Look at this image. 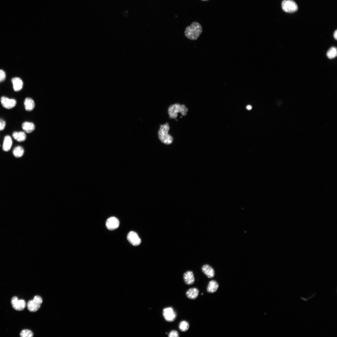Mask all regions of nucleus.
<instances>
[{"label": "nucleus", "mask_w": 337, "mask_h": 337, "mask_svg": "<svg viewBox=\"0 0 337 337\" xmlns=\"http://www.w3.org/2000/svg\"><path fill=\"white\" fill-rule=\"evenodd\" d=\"M202 32L201 25L197 22H193L186 28L185 34L186 37L192 40L197 39Z\"/></svg>", "instance_id": "nucleus-1"}, {"label": "nucleus", "mask_w": 337, "mask_h": 337, "mask_svg": "<svg viewBox=\"0 0 337 337\" xmlns=\"http://www.w3.org/2000/svg\"><path fill=\"white\" fill-rule=\"evenodd\" d=\"M183 279L185 283L189 285L193 284L195 281L194 273L191 271L185 273L183 275Z\"/></svg>", "instance_id": "nucleus-11"}, {"label": "nucleus", "mask_w": 337, "mask_h": 337, "mask_svg": "<svg viewBox=\"0 0 337 337\" xmlns=\"http://www.w3.org/2000/svg\"><path fill=\"white\" fill-rule=\"evenodd\" d=\"M0 147H1V145H0Z\"/></svg>", "instance_id": "nucleus-30"}, {"label": "nucleus", "mask_w": 337, "mask_h": 337, "mask_svg": "<svg viewBox=\"0 0 337 337\" xmlns=\"http://www.w3.org/2000/svg\"><path fill=\"white\" fill-rule=\"evenodd\" d=\"M190 325L188 322L186 321H181L179 324V329L182 332H186L189 329Z\"/></svg>", "instance_id": "nucleus-21"}, {"label": "nucleus", "mask_w": 337, "mask_h": 337, "mask_svg": "<svg viewBox=\"0 0 337 337\" xmlns=\"http://www.w3.org/2000/svg\"><path fill=\"white\" fill-rule=\"evenodd\" d=\"M6 78V74L3 70H0V82L4 81Z\"/></svg>", "instance_id": "nucleus-25"}, {"label": "nucleus", "mask_w": 337, "mask_h": 337, "mask_svg": "<svg viewBox=\"0 0 337 337\" xmlns=\"http://www.w3.org/2000/svg\"><path fill=\"white\" fill-rule=\"evenodd\" d=\"M188 111V109L185 105H181L176 103L170 106L168 109V113L171 118L176 119L179 112H180L183 116H185L187 115Z\"/></svg>", "instance_id": "nucleus-3"}, {"label": "nucleus", "mask_w": 337, "mask_h": 337, "mask_svg": "<svg viewBox=\"0 0 337 337\" xmlns=\"http://www.w3.org/2000/svg\"><path fill=\"white\" fill-rule=\"evenodd\" d=\"M33 332L27 329L22 330L20 334V336L21 337H32L33 336Z\"/></svg>", "instance_id": "nucleus-23"}, {"label": "nucleus", "mask_w": 337, "mask_h": 337, "mask_svg": "<svg viewBox=\"0 0 337 337\" xmlns=\"http://www.w3.org/2000/svg\"><path fill=\"white\" fill-rule=\"evenodd\" d=\"M11 303L14 309L18 311L24 310L26 306L25 301L23 299L19 300L17 297L12 298Z\"/></svg>", "instance_id": "nucleus-7"}, {"label": "nucleus", "mask_w": 337, "mask_h": 337, "mask_svg": "<svg viewBox=\"0 0 337 337\" xmlns=\"http://www.w3.org/2000/svg\"><path fill=\"white\" fill-rule=\"evenodd\" d=\"M218 283L215 280H212L209 282L207 288V291L209 293L216 292L219 288Z\"/></svg>", "instance_id": "nucleus-19"}, {"label": "nucleus", "mask_w": 337, "mask_h": 337, "mask_svg": "<svg viewBox=\"0 0 337 337\" xmlns=\"http://www.w3.org/2000/svg\"><path fill=\"white\" fill-rule=\"evenodd\" d=\"M106 226L109 230H113L117 229L119 226L118 219L115 217H111L108 218L106 222Z\"/></svg>", "instance_id": "nucleus-9"}, {"label": "nucleus", "mask_w": 337, "mask_h": 337, "mask_svg": "<svg viewBox=\"0 0 337 337\" xmlns=\"http://www.w3.org/2000/svg\"><path fill=\"white\" fill-rule=\"evenodd\" d=\"M282 6L283 10L287 13L296 12L298 9L297 4L292 0H284L282 3Z\"/></svg>", "instance_id": "nucleus-5"}, {"label": "nucleus", "mask_w": 337, "mask_h": 337, "mask_svg": "<svg viewBox=\"0 0 337 337\" xmlns=\"http://www.w3.org/2000/svg\"><path fill=\"white\" fill-rule=\"evenodd\" d=\"M24 150L21 147L18 146L15 147L13 151V154L14 156L16 158H20L23 155Z\"/></svg>", "instance_id": "nucleus-20"}, {"label": "nucleus", "mask_w": 337, "mask_h": 337, "mask_svg": "<svg viewBox=\"0 0 337 337\" xmlns=\"http://www.w3.org/2000/svg\"><path fill=\"white\" fill-rule=\"evenodd\" d=\"M14 90L18 92L23 88V83L22 80L19 78H15L12 79Z\"/></svg>", "instance_id": "nucleus-14"}, {"label": "nucleus", "mask_w": 337, "mask_h": 337, "mask_svg": "<svg viewBox=\"0 0 337 337\" xmlns=\"http://www.w3.org/2000/svg\"><path fill=\"white\" fill-rule=\"evenodd\" d=\"M163 315L166 321L168 322L173 321L177 317V314L172 307L165 308L163 311Z\"/></svg>", "instance_id": "nucleus-6"}, {"label": "nucleus", "mask_w": 337, "mask_h": 337, "mask_svg": "<svg viewBox=\"0 0 337 337\" xmlns=\"http://www.w3.org/2000/svg\"><path fill=\"white\" fill-rule=\"evenodd\" d=\"M12 136L14 139L19 142H24L27 138L26 135L23 132H14Z\"/></svg>", "instance_id": "nucleus-17"}, {"label": "nucleus", "mask_w": 337, "mask_h": 337, "mask_svg": "<svg viewBox=\"0 0 337 337\" xmlns=\"http://www.w3.org/2000/svg\"><path fill=\"white\" fill-rule=\"evenodd\" d=\"M199 293V290L196 288H192L188 289L186 293L187 297L191 300H195L197 298Z\"/></svg>", "instance_id": "nucleus-13"}, {"label": "nucleus", "mask_w": 337, "mask_h": 337, "mask_svg": "<svg viewBox=\"0 0 337 337\" xmlns=\"http://www.w3.org/2000/svg\"><path fill=\"white\" fill-rule=\"evenodd\" d=\"M202 272L208 278H212L215 276V272L214 269L208 265H203L202 268Z\"/></svg>", "instance_id": "nucleus-12"}, {"label": "nucleus", "mask_w": 337, "mask_h": 337, "mask_svg": "<svg viewBox=\"0 0 337 337\" xmlns=\"http://www.w3.org/2000/svg\"><path fill=\"white\" fill-rule=\"evenodd\" d=\"M6 122L2 119H0V131L3 130L6 126Z\"/></svg>", "instance_id": "nucleus-26"}, {"label": "nucleus", "mask_w": 337, "mask_h": 337, "mask_svg": "<svg viewBox=\"0 0 337 337\" xmlns=\"http://www.w3.org/2000/svg\"><path fill=\"white\" fill-rule=\"evenodd\" d=\"M202 1H208V0H202Z\"/></svg>", "instance_id": "nucleus-29"}, {"label": "nucleus", "mask_w": 337, "mask_h": 337, "mask_svg": "<svg viewBox=\"0 0 337 337\" xmlns=\"http://www.w3.org/2000/svg\"><path fill=\"white\" fill-rule=\"evenodd\" d=\"M127 238L129 242L134 246H137L141 243V241L137 234L131 231L128 234Z\"/></svg>", "instance_id": "nucleus-10"}, {"label": "nucleus", "mask_w": 337, "mask_h": 337, "mask_svg": "<svg viewBox=\"0 0 337 337\" xmlns=\"http://www.w3.org/2000/svg\"><path fill=\"white\" fill-rule=\"evenodd\" d=\"M252 108V107L250 105H248L247 107V108L248 110H250Z\"/></svg>", "instance_id": "nucleus-28"}, {"label": "nucleus", "mask_w": 337, "mask_h": 337, "mask_svg": "<svg viewBox=\"0 0 337 337\" xmlns=\"http://www.w3.org/2000/svg\"><path fill=\"white\" fill-rule=\"evenodd\" d=\"M337 49L335 47H332L330 48L327 53V56L329 59H332L337 56Z\"/></svg>", "instance_id": "nucleus-22"}, {"label": "nucleus", "mask_w": 337, "mask_h": 337, "mask_svg": "<svg viewBox=\"0 0 337 337\" xmlns=\"http://www.w3.org/2000/svg\"><path fill=\"white\" fill-rule=\"evenodd\" d=\"M334 38L336 40L337 38V31L336 30L334 34Z\"/></svg>", "instance_id": "nucleus-27"}, {"label": "nucleus", "mask_w": 337, "mask_h": 337, "mask_svg": "<svg viewBox=\"0 0 337 337\" xmlns=\"http://www.w3.org/2000/svg\"><path fill=\"white\" fill-rule=\"evenodd\" d=\"M13 143L11 137L9 135L5 136L4 138L2 149L3 150L7 152L10 150Z\"/></svg>", "instance_id": "nucleus-15"}, {"label": "nucleus", "mask_w": 337, "mask_h": 337, "mask_svg": "<svg viewBox=\"0 0 337 337\" xmlns=\"http://www.w3.org/2000/svg\"><path fill=\"white\" fill-rule=\"evenodd\" d=\"M169 337H179V335L178 332L175 330L171 331L168 334Z\"/></svg>", "instance_id": "nucleus-24"}, {"label": "nucleus", "mask_w": 337, "mask_h": 337, "mask_svg": "<svg viewBox=\"0 0 337 337\" xmlns=\"http://www.w3.org/2000/svg\"><path fill=\"white\" fill-rule=\"evenodd\" d=\"M170 129V126L168 123L161 125L158 132V136L159 139L163 143L166 145L171 144L173 142V137L169 134L168 132Z\"/></svg>", "instance_id": "nucleus-2"}, {"label": "nucleus", "mask_w": 337, "mask_h": 337, "mask_svg": "<svg viewBox=\"0 0 337 337\" xmlns=\"http://www.w3.org/2000/svg\"><path fill=\"white\" fill-rule=\"evenodd\" d=\"M22 126L24 131L27 133L32 132L35 129L34 124L31 122H24L23 123Z\"/></svg>", "instance_id": "nucleus-16"}, {"label": "nucleus", "mask_w": 337, "mask_h": 337, "mask_svg": "<svg viewBox=\"0 0 337 337\" xmlns=\"http://www.w3.org/2000/svg\"><path fill=\"white\" fill-rule=\"evenodd\" d=\"M1 102L2 106L7 109H11L15 107L17 101L13 99H9L8 97L3 96L1 99Z\"/></svg>", "instance_id": "nucleus-8"}, {"label": "nucleus", "mask_w": 337, "mask_h": 337, "mask_svg": "<svg viewBox=\"0 0 337 337\" xmlns=\"http://www.w3.org/2000/svg\"><path fill=\"white\" fill-rule=\"evenodd\" d=\"M24 103L25 108L26 110L27 111H31L34 108V102L32 98H26L24 101Z\"/></svg>", "instance_id": "nucleus-18"}, {"label": "nucleus", "mask_w": 337, "mask_h": 337, "mask_svg": "<svg viewBox=\"0 0 337 337\" xmlns=\"http://www.w3.org/2000/svg\"><path fill=\"white\" fill-rule=\"evenodd\" d=\"M43 303L42 298L39 296H36L33 299L30 301L27 304V308L31 312H35L40 308L41 305Z\"/></svg>", "instance_id": "nucleus-4"}]
</instances>
